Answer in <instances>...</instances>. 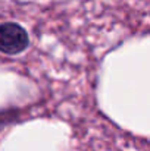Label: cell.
Listing matches in <instances>:
<instances>
[{
  "label": "cell",
  "mask_w": 150,
  "mask_h": 151,
  "mask_svg": "<svg viewBox=\"0 0 150 151\" xmlns=\"http://www.w3.org/2000/svg\"><path fill=\"white\" fill-rule=\"evenodd\" d=\"M30 46V37L24 27L16 22L0 24V53L16 56L27 50Z\"/></svg>",
  "instance_id": "1"
}]
</instances>
